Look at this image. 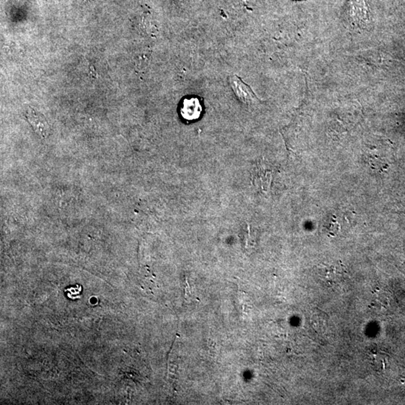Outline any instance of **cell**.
I'll use <instances>...</instances> for the list:
<instances>
[{
	"mask_svg": "<svg viewBox=\"0 0 405 405\" xmlns=\"http://www.w3.org/2000/svg\"><path fill=\"white\" fill-rule=\"evenodd\" d=\"M293 1H297V0H293Z\"/></svg>",
	"mask_w": 405,
	"mask_h": 405,
	"instance_id": "cell-7",
	"label": "cell"
},
{
	"mask_svg": "<svg viewBox=\"0 0 405 405\" xmlns=\"http://www.w3.org/2000/svg\"><path fill=\"white\" fill-rule=\"evenodd\" d=\"M27 118L30 123L33 125V128L36 132L39 133L41 136L45 137L49 134L50 128L47 120L39 113L36 112L34 110L27 112Z\"/></svg>",
	"mask_w": 405,
	"mask_h": 405,
	"instance_id": "cell-2",
	"label": "cell"
},
{
	"mask_svg": "<svg viewBox=\"0 0 405 405\" xmlns=\"http://www.w3.org/2000/svg\"><path fill=\"white\" fill-rule=\"evenodd\" d=\"M326 227H327V230L332 236H336L340 230V225L336 221V220H331V221H328L327 224H326Z\"/></svg>",
	"mask_w": 405,
	"mask_h": 405,
	"instance_id": "cell-4",
	"label": "cell"
},
{
	"mask_svg": "<svg viewBox=\"0 0 405 405\" xmlns=\"http://www.w3.org/2000/svg\"><path fill=\"white\" fill-rule=\"evenodd\" d=\"M369 162L371 166L374 168H376V169H383L386 166V164H385L383 159H379V158H371V159H369Z\"/></svg>",
	"mask_w": 405,
	"mask_h": 405,
	"instance_id": "cell-5",
	"label": "cell"
},
{
	"mask_svg": "<svg viewBox=\"0 0 405 405\" xmlns=\"http://www.w3.org/2000/svg\"><path fill=\"white\" fill-rule=\"evenodd\" d=\"M81 290V287L80 286L77 285L75 287H71V288L67 289L65 291L68 292V297L71 298L72 297V295H74V299L76 298H78V296H77V295H80Z\"/></svg>",
	"mask_w": 405,
	"mask_h": 405,
	"instance_id": "cell-6",
	"label": "cell"
},
{
	"mask_svg": "<svg viewBox=\"0 0 405 405\" xmlns=\"http://www.w3.org/2000/svg\"><path fill=\"white\" fill-rule=\"evenodd\" d=\"M231 86L233 87V91L236 93V96L240 99L246 102V100L249 101L252 99L254 96L252 90L246 86L242 80H239L238 77H234L232 78Z\"/></svg>",
	"mask_w": 405,
	"mask_h": 405,
	"instance_id": "cell-3",
	"label": "cell"
},
{
	"mask_svg": "<svg viewBox=\"0 0 405 405\" xmlns=\"http://www.w3.org/2000/svg\"><path fill=\"white\" fill-rule=\"evenodd\" d=\"M202 105L198 97L190 96L183 99L180 107V114L186 120L193 121L201 117Z\"/></svg>",
	"mask_w": 405,
	"mask_h": 405,
	"instance_id": "cell-1",
	"label": "cell"
}]
</instances>
